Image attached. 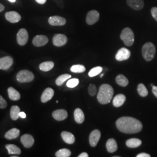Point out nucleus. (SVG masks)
<instances>
[{
    "instance_id": "1",
    "label": "nucleus",
    "mask_w": 157,
    "mask_h": 157,
    "mask_svg": "<svg viewBox=\"0 0 157 157\" xmlns=\"http://www.w3.org/2000/svg\"><path fill=\"white\" fill-rule=\"evenodd\" d=\"M116 126L120 132L127 134L137 133L143 129V124L140 121L129 117L119 118L116 122Z\"/></svg>"
},
{
    "instance_id": "2",
    "label": "nucleus",
    "mask_w": 157,
    "mask_h": 157,
    "mask_svg": "<svg viewBox=\"0 0 157 157\" xmlns=\"http://www.w3.org/2000/svg\"><path fill=\"white\" fill-rule=\"evenodd\" d=\"M113 95V89L109 84H102L99 88L97 100L101 104H107L111 102Z\"/></svg>"
},
{
    "instance_id": "3",
    "label": "nucleus",
    "mask_w": 157,
    "mask_h": 157,
    "mask_svg": "<svg viewBox=\"0 0 157 157\" xmlns=\"http://www.w3.org/2000/svg\"><path fill=\"white\" fill-rule=\"evenodd\" d=\"M156 48L154 44L151 42L144 44L142 47V55L146 61H152L155 55Z\"/></svg>"
},
{
    "instance_id": "4",
    "label": "nucleus",
    "mask_w": 157,
    "mask_h": 157,
    "mask_svg": "<svg viewBox=\"0 0 157 157\" xmlns=\"http://www.w3.org/2000/svg\"><path fill=\"white\" fill-rule=\"evenodd\" d=\"M121 39L126 46L133 45L135 41V35L132 30L129 28L124 29L121 34Z\"/></svg>"
},
{
    "instance_id": "5",
    "label": "nucleus",
    "mask_w": 157,
    "mask_h": 157,
    "mask_svg": "<svg viewBox=\"0 0 157 157\" xmlns=\"http://www.w3.org/2000/svg\"><path fill=\"white\" fill-rule=\"evenodd\" d=\"M34 78L33 73L28 70H22L17 75V80L21 83L30 82Z\"/></svg>"
},
{
    "instance_id": "6",
    "label": "nucleus",
    "mask_w": 157,
    "mask_h": 157,
    "mask_svg": "<svg viewBox=\"0 0 157 157\" xmlns=\"http://www.w3.org/2000/svg\"><path fill=\"white\" fill-rule=\"evenodd\" d=\"M29 39V34L25 29H21L17 32V43L20 45H25Z\"/></svg>"
},
{
    "instance_id": "7",
    "label": "nucleus",
    "mask_w": 157,
    "mask_h": 157,
    "mask_svg": "<svg viewBox=\"0 0 157 157\" xmlns=\"http://www.w3.org/2000/svg\"><path fill=\"white\" fill-rule=\"evenodd\" d=\"M67 41V37L62 34H56L52 39L53 44L56 47H62L65 45Z\"/></svg>"
},
{
    "instance_id": "8",
    "label": "nucleus",
    "mask_w": 157,
    "mask_h": 157,
    "mask_svg": "<svg viewBox=\"0 0 157 157\" xmlns=\"http://www.w3.org/2000/svg\"><path fill=\"white\" fill-rule=\"evenodd\" d=\"M100 18V13L96 10H91L87 13L86 17V22L89 25H92L97 22Z\"/></svg>"
},
{
    "instance_id": "9",
    "label": "nucleus",
    "mask_w": 157,
    "mask_h": 157,
    "mask_svg": "<svg viewBox=\"0 0 157 157\" xmlns=\"http://www.w3.org/2000/svg\"><path fill=\"white\" fill-rule=\"evenodd\" d=\"M131 55L130 50L126 48H121L118 51L115 58L118 61H123L128 59Z\"/></svg>"
},
{
    "instance_id": "10",
    "label": "nucleus",
    "mask_w": 157,
    "mask_h": 157,
    "mask_svg": "<svg viewBox=\"0 0 157 157\" xmlns=\"http://www.w3.org/2000/svg\"><path fill=\"white\" fill-rule=\"evenodd\" d=\"M13 58L10 56H4L0 58V69L6 71L9 69L13 65Z\"/></svg>"
},
{
    "instance_id": "11",
    "label": "nucleus",
    "mask_w": 157,
    "mask_h": 157,
    "mask_svg": "<svg viewBox=\"0 0 157 157\" xmlns=\"http://www.w3.org/2000/svg\"><path fill=\"white\" fill-rule=\"evenodd\" d=\"M101 137V132L100 130L95 129L91 132L89 136L90 146L94 147L97 145Z\"/></svg>"
},
{
    "instance_id": "12",
    "label": "nucleus",
    "mask_w": 157,
    "mask_h": 157,
    "mask_svg": "<svg viewBox=\"0 0 157 157\" xmlns=\"http://www.w3.org/2000/svg\"><path fill=\"white\" fill-rule=\"evenodd\" d=\"M48 42V37L44 35H37L33 40V44L36 47H42L46 45Z\"/></svg>"
},
{
    "instance_id": "13",
    "label": "nucleus",
    "mask_w": 157,
    "mask_h": 157,
    "mask_svg": "<svg viewBox=\"0 0 157 157\" xmlns=\"http://www.w3.org/2000/svg\"><path fill=\"white\" fill-rule=\"evenodd\" d=\"M6 19L10 22L15 23L18 22L21 19V16L19 13L15 11H10L6 12L5 14Z\"/></svg>"
},
{
    "instance_id": "14",
    "label": "nucleus",
    "mask_w": 157,
    "mask_h": 157,
    "mask_svg": "<svg viewBox=\"0 0 157 157\" xmlns=\"http://www.w3.org/2000/svg\"><path fill=\"white\" fill-rule=\"evenodd\" d=\"M48 23L52 26H63L67 23L66 19L59 16H52L49 17Z\"/></svg>"
},
{
    "instance_id": "15",
    "label": "nucleus",
    "mask_w": 157,
    "mask_h": 157,
    "mask_svg": "<svg viewBox=\"0 0 157 157\" xmlns=\"http://www.w3.org/2000/svg\"><path fill=\"white\" fill-rule=\"evenodd\" d=\"M21 143L25 147L29 148L33 146L34 139L32 135L25 134L23 135L21 139Z\"/></svg>"
},
{
    "instance_id": "16",
    "label": "nucleus",
    "mask_w": 157,
    "mask_h": 157,
    "mask_svg": "<svg viewBox=\"0 0 157 157\" xmlns=\"http://www.w3.org/2000/svg\"><path fill=\"white\" fill-rule=\"evenodd\" d=\"M126 2L130 8L136 11L143 9L144 6L143 0H126Z\"/></svg>"
},
{
    "instance_id": "17",
    "label": "nucleus",
    "mask_w": 157,
    "mask_h": 157,
    "mask_svg": "<svg viewBox=\"0 0 157 157\" xmlns=\"http://www.w3.org/2000/svg\"><path fill=\"white\" fill-rule=\"evenodd\" d=\"M52 117L56 121H62L67 119V112L65 109H57L52 112Z\"/></svg>"
},
{
    "instance_id": "18",
    "label": "nucleus",
    "mask_w": 157,
    "mask_h": 157,
    "mask_svg": "<svg viewBox=\"0 0 157 157\" xmlns=\"http://www.w3.org/2000/svg\"><path fill=\"white\" fill-rule=\"evenodd\" d=\"M54 94V91L51 88H47L43 91L42 95L41 96V101L43 103H45L47 101H50L53 97Z\"/></svg>"
},
{
    "instance_id": "19",
    "label": "nucleus",
    "mask_w": 157,
    "mask_h": 157,
    "mask_svg": "<svg viewBox=\"0 0 157 157\" xmlns=\"http://www.w3.org/2000/svg\"><path fill=\"white\" fill-rule=\"evenodd\" d=\"M61 137L63 140L69 144H72L75 141V137L74 135L68 132L63 131L61 133Z\"/></svg>"
},
{
    "instance_id": "20",
    "label": "nucleus",
    "mask_w": 157,
    "mask_h": 157,
    "mask_svg": "<svg viewBox=\"0 0 157 157\" xmlns=\"http://www.w3.org/2000/svg\"><path fill=\"white\" fill-rule=\"evenodd\" d=\"M126 101V97L122 94H119L116 95L113 99L112 104L115 107H121Z\"/></svg>"
},
{
    "instance_id": "21",
    "label": "nucleus",
    "mask_w": 157,
    "mask_h": 157,
    "mask_svg": "<svg viewBox=\"0 0 157 157\" xmlns=\"http://www.w3.org/2000/svg\"><path fill=\"white\" fill-rule=\"evenodd\" d=\"M74 118L78 124H82L84 122V114L83 111L80 108H76L74 111Z\"/></svg>"
},
{
    "instance_id": "22",
    "label": "nucleus",
    "mask_w": 157,
    "mask_h": 157,
    "mask_svg": "<svg viewBox=\"0 0 157 157\" xmlns=\"http://www.w3.org/2000/svg\"><path fill=\"white\" fill-rule=\"evenodd\" d=\"M20 135V131L17 128H13L8 131L5 134V137L8 140L15 139Z\"/></svg>"
},
{
    "instance_id": "23",
    "label": "nucleus",
    "mask_w": 157,
    "mask_h": 157,
    "mask_svg": "<svg viewBox=\"0 0 157 157\" xmlns=\"http://www.w3.org/2000/svg\"><path fill=\"white\" fill-rule=\"evenodd\" d=\"M106 147H107L108 151L110 153H113L116 151L118 149V145L117 143L113 139H110L108 140L106 143Z\"/></svg>"
},
{
    "instance_id": "24",
    "label": "nucleus",
    "mask_w": 157,
    "mask_h": 157,
    "mask_svg": "<svg viewBox=\"0 0 157 157\" xmlns=\"http://www.w3.org/2000/svg\"><path fill=\"white\" fill-rule=\"evenodd\" d=\"M8 93L9 98L11 100L17 101L21 98L20 93L12 87H10L8 89Z\"/></svg>"
},
{
    "instance_id": "25",
    "label": "nucleus",
    "mask_w": 157,
    "mask_h": 157,
    "mask_svg": "<svg viewBox=\"0 0 157 157\" xmlns=\"http://www.w3.org/2000/svg\"><path fill=\"white\" fill-rule=\"evenodd\" d=\"M141 140L137 138H132L126 141V145L129 148H137L141 145Z\"/></svg>"
},
{
    "instance_id": "26",
    "label": "nucleus",
    "mask_w": 157,
    "mask_h": 157,
    "mask_svg": "<svg viewBox=\"0 0 157 157\" xmlns=\"http://www.w3.org/2000/svg\"><path fill=\"white\" fill-rule=\"evenodd\" d=\"M6 148L7 149L9 154L19 155L21 154V150L14 144H6Z\"/></svg>"
},
{
    "instance_id": "27",
    "label": "nucleus",
    "mask_w": 157,
    "mask_h": 157,
    "mask_svg": "<svg viewBox=\"0 0 157 157\" xmlns=\"http://www.w3.org/2000/svg\"><path fill=\"white\" fill-rule=\"evenodd\" d=\"M54 67V63L52 61H46L40 63V69L44 72H48L51 70Z\"/></svg>"
},
{
    "instance_id": "28",
    "label": "nucleus",
    "mask_w": 157,
    "mask_h": 157,
    "mask_svg": "<svg viewBox=\"0 0 157 157\" xmlns=\"http://www.w3.org/2000/svg\"><path fill=\"white\" fill-rule=\"evenodd\" d=\"M21 112V109L17 105H13L11 107L10 110V117L13 121H17L19 117V112Z\"/></svg>"
},
{
    "instance_id": "29",
    "label": "nucleus",
    "mask_w": 157,
    "mask_h": 157,
    "mask_svg": "<svg viewBox=\"0 0 157 157\" xmlns=\"http://www.w3.org/2000/svg\"><path fill=\"white\" fill-rule=\"evenodd\" d=\"M117 83L122 87H126L129 84V80L123 75H119L116 78Z\"/></svg>"
},
{
    "instance_id": "30",
    "label": "nucleus",
    "mask_w": 157,
    "mask_h": 157,
    "mask_svg": "<svg viewBox=\"0 0 157 157\" xmlns=\"http://www.w3.org/2000/svg\"><path fill=\"white\" fill-rule=\"evenodd\" d=\"M71 75L69 74H63L62 75H60L58 78H56V83L57 86H61L63 83L68 79L71 78Z\"/></svg>"
},
{
    "instance_id": "31",
    "label": "nucleus",
    "mask_w": 157,
    "mask_h": 157,
    "mask_svg": "<svg viewBox=\"0 0 157 157\" xmlns=\"http://www.w3.org/2000/svg\"><path fill=\"white\" fill-rule=\"evenodd\" d=\"M137 92L141 97H145L148 94V91L147 89L146 86L143 84L140 83L137 86Z\"/></svg>"
},
{
    "instance_id": "32",
    "label": "nucleus",
    "mask_w": 157,
    "mask_h": 157,
    "mask_svg": "<svg viewBox=\"0 0 157 157\" xmlns=\"http://www.w3.org/2000/svg\"><path fill=\"white\" fill-rule=\"evenodd\" d=\"M71 155V151L67 149L63 148L58 150L56 153V157H69Z\"/></svg>"
},
{
    "instance_id": "33",
    "label": "nucleus",
    "mask_w": 157,
    "mask_h": 157,
    "mask_svg": "<svg viewBox=\"0 0 157 157\" xmlns=\"http://www.w3.org/2000/svg\"><path fill=\"white\" fill-rule=\"evenodd\" d=\"M86 71V68L82 65H75L71 67V71L73 73H83Z\"/></svg>"
},
{
    "instance_id": "34",
    "label": "nucleus",
    "mask_w": 157,
    "mask_h": 157,
    "mask_svg": "<svg viewBox=\"0 0 157 157\" xmlns=\"http://www.w3.org/2000/svg\"><path fill=\"white\" fill-rule=\"evenodd\" d=\"M102 67H94L92 69L90 70V72H89V76L90 77H94L98 74L101 73L102 71Z\"/></svg>"
},
{
    "instance_id": "35",
    "label": "nucleus",
    "mask_w": 157,
    "mask_h": 157,
    "mask_svg": "<svg viewBox=\"0 0 157 157\" xmlns=\"http://www.w3.org/2000/svg\"><path fill=\"white\" fill-rule=\"evenodd\" d=\"M79 83L78 78H73L69 79L67 83V86L69 88H74L76 87Z\"/></svg>"
},
{
    "instance_id": "36",
    "label": "nucleus",
    "mask_w": 157,
    "mask_h": 157,
    "mask_svg": "<svg viewBox=\"0 0 157 157\" xmlns=\"http://www.w3.org/2000/svg\"><path fill=\"white\" fill-rule=\"evenodd\" d=\"M89 93L91 96H94L97 93V87L94 84H90L89 89H88Z\"/></svg>"
},
{
    "instance_id": "37",
    "label": "nucleus",
    "mask_w": 157,
    "mask_h": 157,
    "mask_svg": "<svg viewBox=\"0 0 157 157\" xmlns=\"http://www.w3.org/2000/svg\"><path fill=\"white\" fill-rule=\"evenodd\" d=\"M7 102L6 100L0 95V108L1 109H5L7 107Z\"/></svg>"
},
{
    "instance_id": "38",
    "label": "nucleus",
    "mask_w": 157,
    "mask_h": 157,
    "mask_svg": "<svg viewBox=\"0 0 157 157\" xmlns=\"http://www.w3.org/2000/svg\"><path fill=\"white\" fill-rule=\"evenodd\" d=\"M152 16L157 22V7H153L151 10Z\"/></svg>"
},
{
    "instance_id": "39",
    "label": "nucleus",
    "mask_w": 157,
    "mask_h": 157,
    "mask_svg": "<svg viewBox=\"0 0 157 157\" xmlns=\"http://www.w3.org/2000/svg\"><path fill=\"white\" fill-rule=\"evenodd\" d=\"M137 157H151V155H150V154H147V153H145V152H141V153H140V154H139L138 155H137Z\"/></svg>"
},
{
    "instance_id": "40",
    "label": "nucleus",
    "mask_w": 157,
    "mask_h": 157,
    "mask_svg": "<svg viewBox=\"0 0 157 157\" xmlns=\"http://www.w3.org/2000/svg\"><path fill=\"white\" fill-rule=\"evenodd\" d=\"M152 91L153 94L155 95V97L157 98V86H152Z\"/></svg>"
},
{
    "instance_id": "41",
    "label": "nucleus",
    "mask_w": 157,
    "mask_h": 157,
    "mask_svg": "<svg viewBox=\"0 0 157 157\" xmlns=\"http://www.w3.org/2000/svg\"><path fill=\"white\" fill-rule=\"evenodd\" d=\"M19 117H21V118H23V119L26 117V113L24 112H19Z\"/></svg>"
},
{
    "instance_id": "42",
    "label": "nucleus",
    "mask_w": 157,
    "mask_h": 157,
    "mask_svg": "<svg viewBox=\"0 0 157 157\" xmlns=\"http://www.w3.org/2000/svg\"><path fill=\"white\" fill-rule=\"evenodd\" d=\"M89 155L87 152H82L80 155H78V157H88Z\"/></svg>"
},
{
    "instance_id": "43",
    "label": "nucleus",
    "mask_w": 157,
    "mask_h": 157,
    "mask_svg": "<svg viewBox=\"0 0 157 157\" xmlns=\"http://www.w3.org/2000/svg\"><path fill=\"white\" fill-rule=\"evenodd\" d=\"M35 1L40 4H44L47 1V0H35Z\"/></svg>"
},
{
    "instance_id": "44",
    "label": "nucleus",
    "mask_w": 157,
    "mask_h": 157,
    "mask_svg": "<svg viewBox=\"0 0 157 157\" xmlns=\"http://www.w3.org/2000/svg\"><path fill=\"white\" fill-rule=\"evenodd\" d=\"M5 9V6L0 3V12L3 11Z\"/></svg>"
},
{
    "instance_id": "45",
    "label": "nucleus",
    "mask_w": 157,
    "mask_h": 157,
    "mask_svg": "<svg viewBox=\"0 0 157 157\" xmlns=\"http://www.w3.org/2000/svg\"><path fill=\"white\" fill-rule=\"evenodd\" d=\"M8 1H10V2H12V3H14V2H15L17 1V0H8Z\"/></svg>"
},
{
    "instance_id": "46",
    "label": "nucleus",
    "mask_w": 157,
    "mask_h": 157,
    "mask_svg": "<svg viewBox=\"0 0 157 157\" xmlns=\"http://www.w3.org/2000/svg\"><path fill=\"white\" fill-rule=\"evenodd\" d=\"M104 76V74H102V75H101V76H100V77H101V78H102V76Z\"/></svg>"
}]
</instances>
